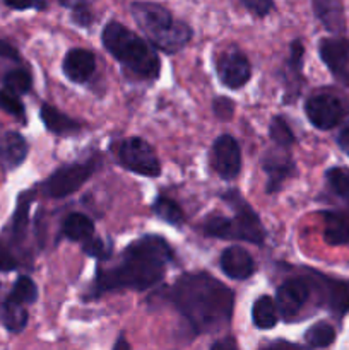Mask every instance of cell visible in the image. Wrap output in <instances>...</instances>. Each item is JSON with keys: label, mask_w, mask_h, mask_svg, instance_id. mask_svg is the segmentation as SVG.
I'll return each instance as SVG.
<instances>
[{"label": "cell", "mask_w": 349, "mask_h": 350, "mask_svg": "<svg viewBox=\"0 0 349 350\" xmlns=\"http://www.w3.org/2000/svg\"><path fill=\"white\" fill-rule=\"evenodd\" d=\"M170 301L197 335L231 323L235 293L205 272L183 273L170 289Z\"/></svg>", "instance_id": "cell-1"}, {"label": "cell", "mask_w": 349, "mask_h": 350, "mask_svg": "<svg viewBox=\"0 0 349 350\" xmlns=\"http://www.w3.org/2000/svg\"><path fill=\"white\" fill-rule=\"evenodd\" d=\"M173 260L170 245L159 236H142L130 243L118 265L98 270L94 296L112 291H146L164 279L168 263Z\"/></svg>", "instance_id": "cell-2"}, {"label": "cell", "mask_w": 349, "mask_h": 350, "mask_svg": "<svg viewBox=\"0 0 349 350\" xmlns=\"http://www.w3.org/2000/svg\"><path fill=\"white\" fill-rule=\"evenodd\" d=\"M101 41L113 58L135 77L144 81L159 77L161 62L156 50L127 26L112 21L103 27Z\"/></svg>", "instance_id": "cell-3"}, {"label": "cell", "mask_w": 349, "mask_h": 350, "mask_svg": "<svg viewBox=\"0 0 349 350\" xmlns=\"http://www.w3.org/2000/svg\"><path fill=\"white\" fill-rule=\"evenodd\" d=\"M132 17L147 38L151 46L174 55L183 50L192 40V27L183 21L173 19L170 10L161 3L133 2L130 5Z\"/></svg>", "instance_id": "cell-4"}, {"label": "cell", "mask_w": 349, "mask_h": 350, "mask_svg": "<svg viewBox=\"0 0 349 350\" xmlns=\"http://www.w3.org/2000/svg\"><path fill=\"white\" fill-rule=\"evenodd\" d=\"M113 154L122 167L142 176L156 178L161 173V163L153 146L140 137H129L113 146Z\"/></svg>", "instance_id": "cell-5"}, {"label": "cell", "mask_w": 349, "mask_h": 350, "mask_svg": "<svg viewBox=\"0 0 349 350\" xmlns=\"http://www.w3.org/2000/svg\"><path fill=\"white\" fill-rule=\"evenodd\" d=\"M98 159H88L84 163H74L58 167L41 183V191L50 198H65L79 191L86 181L98 170Z\"/></svg>", "instance_id": "cell-6"}, {"label": "cell", "mask_w": 349, "mask_h": 350, "mask_svg": "<svg viewBox=\"0 0 349 350\" xmlns=\"http://www.w3.org/2000/svg\"><path fill=\"white\" fill-rule=\"evenodd\" d=\"M222 200L228 202L235 211V217L231 219L235 239L262 246L266 241V229L248 202L240 195L238 190H228L222 195Z\"/></svg>", "instance_id": "cell-7"}, {"label": "cell", "mask_w": 349, "mask_h": 350, "mask_svg": "<svg viewBox=\"0 0 349 350\" xmlns=\"http://www.w3.org/2000/svg\"><path fill=\"white\" fill-rule=\"evenodd\" d=\"M305 113L311 125L318 130H331L349 113V105L331 92H318L305 103Z\"/></svg>", "instance_id": "cell-8"}, {"label": "cell", "mask_w": 349, "mask_h": 350, "mask_svg": "<svg viewBox=\"0 0 349 350\" xmlns=\"http://www.w3.org/2000/svg\"><path fill=\"white\" fill-rule=\"evenodd\" d=\"M311 293V284L308 277H293L277 287L276 306L284 320H293L307 304Z\"/></svg>", "instance_id": "cell-9"}, {"label": "cell", "mask_w": 349, "mask_h": 350, "mask_svg": "<svg viewBox=\"0 0 349 350\" xmlns=\"http://www.w3.org/2000/svg\"><path fill=\"white\" fill-rule=\"evenodd\" d=\"M311 273L313 275L308 277V280L311 287H315L320 294L322 304L335 317H344L349 311V280L332 279L318 272Z\"/></svg>", "instance_id": "cell-10"}, {"label": "cell", "mask_w": 349, "mask_h": 350, "mask_svg": "<svg viewBox=\"0 0 349 350\" xmlns=\"http://www.w3.org/2000/svg\"><path fill=\"white\" fill-rule=\"evenodd\" d=\"M211 163L216 173L224 180H235L242 171V150L235 137L224 135L218 137L212 144Z\"/></svg>", "instance_id": "cell-11"}, {"label": "cell", "mask_w": 349, "mask_h": 350, "mask_svg": "<svg viewBox=\"0 0 349 350\" xmlns=\"http://www.w3.org/2000/svg\"><path fill=\"white\" fill-rule=\"evenodd\" d=\"M218 77L226 88L240 89L252 77L248 58L242 51H228L218 60Z\"/></svg>", "instance_id": "cell-12"}, {"label": "cell", "mask_w": 349, "mask_h": 350, "mask_svg": "<svg viewBox=\"0 0 349 350\" xmlns=\"http://www.w3.org/2000/svg\"><path fill=\"white\" fill-rule=\"evenodd\" d=\"M318 51H320L322 60L327 65L328 70L339 81L349 84V40H344V38L322 40Z\"/></svg>", "instance_id": "cell-13"}, {"label": "cell", "mask_w": 349, "mask_h": 350, "mask_svg": "<svg viewBox=\"0 0 349 350\" xmlns=\"http://www.w3.org/2000/svg\"><path fill=\"white\" fill-rule=\"evenodd\" d=\"M262 167L267 173V193H276L284 181L294 174V163L286 149H269L262 157Z\"/></svg>", "instance_id": "cell-14"}, {"label": "cell", "mask_w": 349, "mask_h": 350, "mask_svg": "<svg viewBox=\"0 0 349 350\" xmlns=\"http://www.w3.org/2000/svg\"><path fill=\"white\" fill-rule=\"evenodd\" d=\"M64 74L75 84H84L96 70V55L86 48H74L64 58Z\"/></svg>", "instance_id": "cell-15"}, {"label": "cell", "mask_w": 349, "mask_h": 350, "mask_svg": "<svg viewBox=\"0 0 349 350\" xmlns=\"http://www.w3.org/2000/svg\"><path fill=\"white\" fill-rule=\"evenodd\" d=\"M221 270L233 280H245L255 273V262L252 255L242 246H229L219 260Z\"/></svg>", "instance_id": "cell-16"}, {"label": "cell", "mask_w": 349, "mask_h": 350, "mask_svg": "<svg viewBox=\"0 0 349 350\" xmlns=\"http://www.w3.org/2000/svg\"><path fill=\"white\" fill-rule=\"evenodd\" d=\"M27 156V142L17 132H5L0 135V166L12 171L23 164Z\"/></svg>", "instance_id": "cell-17"}, {"label": "cell", "mask_w": 349, "mask_h": 350, "mask_svg": "<svg viewBox=\"0 0 349 350\" xmlns=\"http://www.w3.org/2000/svg\"><path fill=\"white\" fill-rule=\"evenodd\" d=\"M324 239L331 246L349 243V214L348 212H324Z\"/></svg>", "instance_id": "cell-18"}, {"label": "cell", "mask_w": 349, "mask_h": 350, "mask_svg": "<svg viewBox=\"0 0 349 350\" xmlns=\"http://www.w3.org/2000/svg\"><path fill=\"white\" fill-rule=\"evenodd\" d=\"M41 120H43L47 130L57 133V135H68V133H75L82 129V123L79 120L70 118L48 103L41 106Z\"/></svg>", "instance_id": "cell-19"}, {"label": "cell", "mask_w": 349, "mask_h": 350, "mask_svg": "<svg viewBox=\"0 0 349 350\" xmlns=\"http://www.w3.org/2000/svg\"><path fill=\"white\" fill-rule=\"evenodd\" d=\"M311 5H313L317 19L328 31H332V33H342L344 31L346 19L341 2H334V0H315Z\"/></svg>", "instance_id": "cell-20"}, {"label": "cell", "mask_w": 349, "mask_h": 350, "mask_svg": "<svg viewBox=\"0 0 349 350\" xmlns=\"http://www.w3.org/2000/svg\"><path fill=\"white\" fill-rule=\"evenodd\" d=\"M62 234L70 241L88 243L94 238V222L81 212H72L62 221Z\"/></svg>", "instance_id": "cell-21"}, {"label": "cell", "mask_w": 349, "mask_h": 350, "mask_svg": "<svg viewBox=\"0 0 349 350\" xmlns=\"http://www.w3.org/2000/svg\"><path fill=\"white\" fill-rule=\"evenodd\" d=\"M0 323L12 334H19L27 325V311L26 308L17 306L12 301L5 297H0Z\"/></svg>", "instance_id": "cell-22"}, {"label": "cell", "mask_w": 349, "mask_h": 350, "mask_svg": "<svg viewBox=\"0 0 349 350\" xmlns=\"http://www.w3.org/2000/svg\"><path fill=\"white\" fill-rule=\"evenodd\" d=\"M252 320L259 330H270L277 325L279 311L269 296H260L252 308Z\"/></svg>", "instance_id": "cell-23"}, {"label": "cell", "mask_w": 349, "mask_h": 350, "mask_svg": "<svg viewBox=\"0 0 349 350\" xmlns=\"http://www.w3.org/2000/svg\"><path fill=\"white\" fill-rule=\"evenodd\" d=\"M327 185L332 193L344 204L346 212L349 214V170L346 167H331L325 173Z\"/></svg>", "instance_id": "cell-24"}, {"label": "cell", "mask_w": 349, "mask_h": 350, "mask_svg": "<svg viewBox=\"0 0 349 350\" xmlns=\"http://www.w3.org/2000/svg\"><path fill=\"white\" fill-rule=\"evenodd\" d=\"M7 299L12 301L17 306H26V304H33L38 299V287L29 277L21 275L19 279L14 282V287L10 293L7 294Z\"/></svg>", "instance_id": "cell-25"}, {"label": "cell", "mask_w": 349, "mask_h": 350, "mask_svg": "<svg viewBox=\"0 0 349 350\" xmlns=\"http://www.w3.org/2000/svg\"><path fill=\"white\" fill-rule=\"evenodd\" d=\"M335 330L332 325L320 321V323L311 325L305 334V344L308 349H325L334 344Z\"/></svg>", "instance_id": "cell-26"}, {"label": "cell", "mask_w": 349, "mask_h": 350, "mask_svg": "<svg viewBox=\"0 0 349 350\" xmlns=\"http://www.w3.org/2000/svg\"><path fill=\"white\" fill-rule=\"evenodd\" d=\"M202 231L209 238L235 239L231 219L224 217V215H209L204 221V224H202Z\"/></svg>", "instance_id": "cell-27"}, {"label": "cell", "mask_w": 349, "mask_h": 350, "mask_svg": "<svg viewBox=\"0 0 349 350\" xmlns=\"http://www.w3.org/2000/svg\"><path fill=\"white\" fill-rule=\"evenodd\" d=\"M31 200H33V195L23 193L19 197V202H17V208L16 212H14L12 217V238L16 239V241H21V239L26 236Z\"/></svg>", "instance_id": "cell-28"}, {"label": "cell", "mask_w": 349, "mask_h": 350, "mask_svg": "<svg viewBox=\"0 0 349 350\" xmlns=\"http://www.w3.org/2000/svg\"><path fill=\"white\" fill-rule=\"evenodd\" d=\"M153 211L157 217L163 219L164 222L171 226H180L183 222V211H181L177 202L168 197L156 198V202L153 204Z\"/></svg>", "instance_id": "cell-29"}, {"label": "cell", "mask_w": 349, "mask_h": 350, "mask_svg": "<svg viewBox=\"0 0 349 350\" xmlns=\"http://www.w3.org/2000/svg\"><path fill=\"white\" fill-rule=\"evenodd\" d=\"M3 84H5V89L19 96L29 91L31 85H33V79L26 68H14L3 75Z\"/></svg>", "instance_id": "cell-30"}, {"label": "cell", "mask_w": 349, "mask_h": 350, "mask_svg": "<svg viewBox=\"0 0 349 350\" xmlns=\"http://www.w3.org/2000/svg\"><path fill=\"white\" fill-rule=\"evenodd\" d=\"M269 135L272 142L277 147H281V149H287V147L294 144L293 130L289 129V125H287V122L283 116H274L269 126Z\"/></svg>", "instance_id": "cell-31"}, {"label": "cell", "mask_w": 349, "mask_h": 350, "mask_svg": "<svg viewBox=\"0 0 349 350\" xmlns=\"http://www.w3.org/2000/svg\"><path fill=\"white\" fill-rule=\"evenodd\" d=\"M0 109L16 116V118L23 120V122L26 120V111H24V105L21 98L5 88L0 89Z\"/></svg>", "instance_id": "cell-32"}, {"label": "cell", "mask_w": 349, "mask_h": 350, "mask_svg": "<svg viewBox=\"0 0 349 350\" xmlns=\"http://www.w3.org/2000/svg\"><path fill=\"white\" fill-rule=\"evenodd\" d=\"M62 5H67L72 9V21H74L75 24H79V26H89L91 24V21L94 19L92 17V12L88 9V3L84 2H62Z\"/></svg>", "instance_id": "cell-33"}, {"label": "cell", "mask_w": 349, "mask_h": 350, "mask_svg": "<svg viewBox=\"0 0 349 350\" xmlns=\"http://www.w3.org/2000/svg\"><path fill=\"white\" fill-rule=\"evenodd\" d=\"M19 267V260L14 255L10 246L0 238V272H10Z\"/></svg>", "instance_id": "cell-34"}, {"label": "cell", "mask_w": 349, "mask_h": 350, "mask_svg": "<svg viewBox=\"0 0 349 350\" xmlns=\"http://www.w3.org/2000/svg\"><path fill=\"white\" fill-rule=\"evenodd\" d=\"M242 3L253 16L259 17H266L274 9V2H269V0H242Z\"/></svg>", "instance_id": "cell-35"}, {"label": "cell", "mask_w": 349, "mask_h": 350, "mask_svg": "<svg viewBox=\"0 0 349 350\" xmlns=\"http://www.w3.org/2000/svg\"><path fill=\"white\" fill-rule=\"evenodd\" d=\"M82 250H84L86 255L92 256V258L105 260L106 256H108V248H106L105 243L98 238H92V239H89L88 243H84Z\"/></svg>", "instance_id": "cell-36"}, {"label": "cell", "mask_w": 349, "mask_h": 350, "mask_svg": "<svg viewBox=\"0 0 349 350\" xmlns=\"http://www.w3.org/2000/svg\"><path fill=\"white\" fill-rule=\"evenodd\" d=\"M233 101H229L228 98H218L214 101V113L219 118H229L233 115Z\"/></svg>", "instance_id": "cell-37"}, {"label": "cell", "mask_w": 349, "mask_h": 350, "mask_svg": "<svg viewBox=\"0 0 349 350\" xmlns=\"http://www.w3.org/2000/svg\"><path fill=\"white\" fill-rule=\"evenodd\" d=\"M337 144L339 147H341L342 152H344L346 156H349V120L342 125V129L339 130Z\"/></svg>", "instance_id": "cell-38"}, {"label": "cell", "mask_w": 349, "mask_h": 350, "mask_svg": "<svg viewBox=\"0 0 349 350\" xmlns=\"http://www.w3.org/2000/svg\"><path fill=\"white\" fill-rule=\"evenodd\" d=\"M0 57L9 58V60H14V62L21 60L19 51H17L12 44L7 43V41H3V40H0Z\"/></svg>", "instance_id": "cell-39"}, {"label": "cell", "mask_w": 349, "mask_h": 350, "mask_svg": "<svg viewBox=\"0 0 349 350\" xmlns=\"http://www.w3.org/2000/svg\"><path fill=\"white\" fill-rule=\"evenodd\" d=\"M211 350H238V345H236V340L233 337H226L222 340L216 342L212 345Z\"/></svg>", "instance_id": "cell-40"}, {"label": "cell", "mask_w": 349, "mask_h": 350, "mask_svg": "<svg viewBox=\"0 0 349 350\" xmlns=\"http://www.w3.org/2000/svg\"><path fill=\"white\" fill-rule=\"evenodd\" d=\"M7 7L14 10H27V9H44L47 3H12V2H5Z\"/></svg>", "instance_id": "cell-41"}, {"label": "cell", "mask_w": 349, "mask_h": 350, "mask_svg": "<svg viewBox=\"0 0 349 350\" xmlns=\"http://www.w3.org/2000/svg\"><path fill=\"white\" fill-rule=\"evenodd\" d=\"M263 350H300V347H298V345L289 344V342L277 340V342H274V344L267 345V347Z\"/></svg>", "instance_id": "cell-42"}, {"label": "cell", "mask_w": 349, "mask_h": 350, "mask_svg": "<svg viewBox=\"0 0 349 350\" xmlns=\"http://www.w3.org/2000/svg\"><path fill=\"white\" fill-rule=\"evenodd\" d=\"M113 350H130L129 342H127V338L123 337V335H120V337L116 338L115 347H113Z\"/></svg>", "instance_id": "cell-43"}]
</instances>
